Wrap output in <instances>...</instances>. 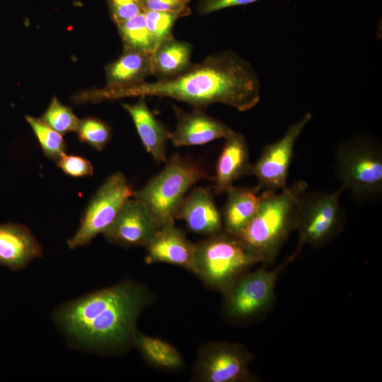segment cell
Here are the masks:
<instances>
[{
  "instance_id": "cell-1",
  "label": "cell",
  "mask_w": 382,
  "mask_h": 382,
  "mask_svg": "<svg viewBox=\"0 0 382 382\" xmlns=\"http://www.w3.org/2000/svg\"><path fill=\"white\" fill-rule=\"evenodd\" d=\"M260 83L252 66L233 51L207 57L184 72L168 79L83 93L86 102L98 103L125 97H166L195 109L222 103L240 112L253 108L260 98Z\"/></svg>"
},
{
  "instance_id": "cell-2",
  "label": "cell",
  "mask_w": 382,
  "mask_h": 382,
  "mask_svg": "<svg viewBox=\"0 0 382 382\" xmlns=\"http://www.w3.org/2000/svg\"><path fill=\"white\" fill-rule=\"evenodd\" d=\"M151 300L143 284L125 280L64 303L52 318L72 347L119 351L132 344L138 317Z\"/></svg>"
},
{
  "instance_id": "cell-3",
  "label": "cell",
  "mask_w": 382,
  "mask_h": 382,
  "mask_svg": "<svg viewBox=\"0 0 382 382\" xmlns=\"http://www.w3.org/2000/svg\"><path fill=\"white\" fill-rule=\"evenodd\" d=\"M307 188L301 180L279 192L265 190L255 216L235 237L262 261L271 260L296 228L299 200Z\"/></svg>"
},
{
  "instance_id": "cell-4",
  "label": "cell",
  "mask_w": 382,
  "mask_h": 382,
  "mask_svg": "<svg viewBox=\"0 0 382 382\" xmlns=\"http://www.w3.org/2000/svg\"><path fill=\"white\" fill-rule=\"evenodd\" d=\"M207 178L208 173L201 165L176 154L142 188L134 191L132 197L143 204L162 227L175 224L177 212L187 191Z\"/></svg>"
},
{
  "instance_id": "cell-5",
  "label": "cell",
  "mask_w": 382,
  "mask_h": 382,
  "mask_svg": "<svg viewBox=\"0 0 382 382\" xmlns=\"http://www.w3.org/2000/svg\"><path fill=\"white\" fill-rule=\"evenodd\" d=\"M334 171L340 187L359 199H372L382 192V149L368 136L341 143L335 155Z\"/></svg>"
},
{
  "instance_id": "cell-6",
  "label": "cell",
  "mask_w": 382,
  "mask_h": 382,
  "mask_svg": "<svg viewBox=\"0 0 382 382\" xmlns=\"http://www.w3.org/2000/svg\"><path fill=\"white\" fill-rule=\"evenodd\" d=\"M195 245V273L209 286L224 291L250 266L262 261L227 233L211 235Z\"/></svg>"
},
{
  "instance_id": "cell-7",
  "label": "cell",
  "mask_w": 382,
  "mask_h": 382,
  "mask_svg": "<svg viewBox=\"0 0 382 382\" xmlns=\"http://www.w3.org/2000/svg\"><path fill=\"white\" fill-rule=\"evenodd\" d=\"M133 192L122 172L110 175L89 202L79 228L66 242L68 247L74 249L86 246L98 234L104 233Z\"/></svg>"
},
{
  "instance_id": "cell-8",
  "label": "cell",
  "mask_w": 382,
  "mask_h": 382,
  "mask_svg": "<svg viewBox=\"0 0 382 382\" xmlns=\"http://www.w3.org/2000/svg\"><path fill=\"white\" fill-rule=\"evenodd\" d=\"M344 190L332 192H307L301 195L296 228L299 246L303 243L319 245L328 241L339 228L343 219L340 199Z\"/></svg>"
},
{
  "instance_id": "cell-9",
  "label": "cell",
  "mask_w": 382,
  "mask_h": 382,
  "mask_svg": "<svg viewBox=\"0 0 382 382\" xmlns=\"http://www.w3.org/2000/svg\"><path fill=\"white\" fill-rule=\"evenodd\" d=\"M312 118L306 113L298 122L291 125L284 135L274 142L266 145L253 165L249 175L255 176L260 190L279 192L285 190L295 144Z\"/></svg>"
},
{
  "instance_id": "cell-10",
  "label": "cell",
  "mask_w": 382,
  "mask_h": 382,
  "mask_svg": "<svg viewBox=\"0 0 382 382\" xmlns=\"http://www.w3.org/2000/svg\"><path fill=\"white\" fill-rule=\"evenodd\" d=\"M248 357L236 345L209 344L200 352L197 364V379L205 382H233L248 375Z\"/></svg>"
},
{
  "instance_id": "cell-11",
  "label": "cell",
  "mask_w": 382,
  "mask_h": 382,
  "mask_svg": "<svg viewBox=\"0 0 382 382\" xmlns=\"http://www.w3.org/2000/svg\"><path fill=\"white\" fill-rule=\"evenodd\" d=\"M159 228L143 204L129 198L103 235L122 247L146 246Z\"/></svg>"
},
{
  "instance_id": "cell-12",
  "label": "cell",
  "mask_w": 382,
  "mask_h": 382,
  "mask_svg": "<svg viewBox=\"0 0 382 382\" xmlns=\"http://www.w3.org/2000/svg\"><path fill=\"white\" fill-rule=\"evenodd\" d=\"M278 270L260 269L236 282L228 291L226 306L230 315L247 317L266 306L273 295Z\"/></svg>"
},
{
  "instance_id": "cell-13",
  "label": "cell",
  "mask_w": 382,
  "mask_h": 382,
  "mask_svg": "<svg viewBox=\"0 0 382 382\" xmlns=\"http://www.w3.org/2000/svg\"><path fill=\"white\" fill-rule=\"evenodd\" d=\"M173 108L177 125L169 139L175 147L203 145L217 139H226L233 132L226 125L201 109L187 112L175 105Z\"/></svg>"
},
{
  "instance_id": "cell-14",
  "label": "cell",
  "mask_w": 382,
  "mask_h": 382,
  "mask_svg": "<svg viewBox=\"0 0 382 382\" xmlns=\"http://www.w3.org/2000/svg\"><path fill=\"white\" fill-rule=\"evenodd\" d=\"M195 246L175 224H168L160 227L145 246V262L169 263L195 273Z\"/></svg>"
},
{
  "instance_id": "cell-15",
  "label": "cell",
  "mask_w": 382,
  "mask_h": 382,
  "mask_svg": "<svg viewBox=\"0 0 382 382\" xmlns=\"http://www.w3.org/2000/svg\"><path fill=\"white\" fill-rule=\"evenodd\" d=\"M42 256V248L27 226L0 224V265L20 271Z\"/></svg>"
},
{
  "instance_id": "cell-16",
  "label": "cell",
  "mask_w": 382,
  "mask_h": 382,
  "mask_svg": "<svg viewBox=\"0 0 382 382\" xmlns=\"http://www.w3.org/2000/svg\"><path fill=\"white\" fill-rule=\"evenodd\" d=\"M176 219L183 220L190 231L209 236L221 232L223 226L221 213L210 190L204 187L195 188L185 196Z\"/></svg>"
},
{
  "instance_id": "cell-17",
  "label": "cell",
  "mask_w": 382,
  "mask_h": 382,
  "mask_svg": "<svg viewBox=\"0 0 382 382\" xmlns=\"http://www.w3.org/2000/svg\"><path fill=\"white\" fill-rule=\"evenodd\" d=\"M218 158L214 176V190L220 195L245 175H249L250 163L248 144L242 134L233 131L226 139Z\"/></svg>"
},
{
  "instance_id": "cell-18",
  "label": "cell",
  "mask_w": 382,
  "mask_h": 382,
  "mask_svg": "<svg viewBox=\"0 0 382 382\" xmlns=\"http://www.w3.org/2000/svg\"><path fill=\"white\" fill-rule=\"evenodd\" d=\"M129 114L138 135L146 151L158 163H166V143L170 132L148 108L145 97L141 96L134 104L122 103Z\"/></svg>"
},
{
  "instance_id": "cell-19",
  "label": "cell",
  "mask_w": 382,
  "mask_h": 382,
  "mask_svg": "<svg viewBox=\"0 0 382 382\" xmlns=\"http://www.w3.org/2000/svg\"><path fill=\"white\" fill-rule=\"evenodd\" d=\"M260 190L231 185L226 191L227 200L221 213L226 233L236 236L255 216L260 202Z\"/></svg>"
},
{
  "instance_id": "cell-20",
  "label": "cell",
  "mask_w": 382,
  "mask_h": 382,
  "mask_svg": "<svg viewBox=\"0 0 382 382\" xmlns=\"http://www.w3.org/2000/svg\"><path fill=\"white\" fill-rule=\"evenodd\" d=\"M153 75L151 54L124 50L105 66L107 88H119L144 82Z\"/></svg>"
},
{
  "instance_id": "cell-21",
  "label": "cell",
  "mask_w": 382,
  "mask_h": 382,
  "mask_svg": "<svg viewBox=\"0 0 382 382\" xmlns=\"http://www.w3.org/2000/svg\"><path fill=\"white\" fill-rule=\"evenodd\" d=\"M192 45L173 35L163 40L151 53L153 75L158 80L175 77L189 69L192 64Z\"/></svg>"
},
{
  "instance_id": "cell-22",
  "label": "cell",
  "mask_w": 382,
  "mask_h": 382,
  "mask_svg": "<svg viewBox=\"0 0 382 382\" xmlns=\"http://www.w3.org/2000/svg\"><path fill=\"white\" fill-rule=\"evenodd\" d=\"M132 344L149 362L156 367L175 369L183 365L179 352L173 345L159 338L137 330Z\"/></svg>"
},
{
  "instance_id": "cell-23",
  "label": "cell",
  "mask_w": 382,
  "mask_h": 382,
  "mask_svg": "<svg viewBox=\"0 0 382 382\" xmlns=\"http://www.w3.org/2000/svg\"><path fill=\"white\" fill-rule=\"evenodd\" d=\"M116 25L124 50L151 54L156 49V45L146 26L144 12Z\"/></svg>"
},
{
  "instance_id": "cell-24",
  "label": "cell",
  "mask_w": 382,
  "mask_h": 382,
  "mask_svg": "<svg viewBox=\"0 0 382 382\" xmlns=\"http://www.w3.org/2000/svg\"><path fill=\"white\" fill-rule=\"evenodd\" d=\"M45 156L57 162L66 153V144L62 134L52 129L40 118L26 116Z\"/></svg>"
},
{
  "instance_id": "cell-25",
  "label": "cell",
  "mask_w": 382,
  "mask_h": 382,
  "mask_svg": "<svg viewBox=\"0 0 382 382\" xmlns=\"http://www.w3.org/2000/svg\"><path fill=\"white\" fill-rule=\"evenodd\" d=\"M40 119L62 135L76 132L80 120L71 108L62 104L55 96Z\"/></svg>"
},
{
  "instance_id": "cell-26",
  "label": "cell",
  "mask_w": 382,
  "mask_h": 382,
  "mask_svg": "<svg viewBox=\"0 0 382 382\" xmlns=\"http://www.w3.org/2000/svg\"><path fill=\"white\" fill-rule=\"evenodd\" d=\"M79 139L97 151H102L110 141L112 129L105 122L96 117H86L79 120L76 130Z\"/></svg>"
},
{
  "instance_id": "cell-27",
  "label": "cell",
  "mask_w": 382,
  "mask_h": 382,
  "mask_svg": "<svg viewBox=\"0 0 382 382\" xmlns=\"http://www.w3.org/2000/svg\"><path fill=\"white\" fill-rule=\"evenodd\" d=\"M146 26L156 47L172 35V29L177 18L176 13L144 10Z\"/></svg>"
},
{
  "instance_id": "cell-28",
  "label": "cell",
  "mask_w": 382,
  "mask_h": 382,
  "mask_svg": "<svg viewBox=\"0 0 382 382\" xmlns=\"http://www.w3.org/2000/svg\"><path fill=\"white\" fill-rule=\"evenodd\" d=\"M57 166L66 175L73 178L92 176L93 166L83 156L64 154L56 162Z\"/></svg>"
},
{
  "instance_id": "cell-29",
  "label": "cell",
  "mask_w": 382,
  "mask_h": 382,
  "mask_svg": "<svg viewBox=\"0 0 382 382\" xmlns=\"http://www.w3.org/2000/svg\"><path fill=\"white\" fill-rule=\"evenodd\" d=\"M108 3L116 24L144 11L143 0H108Z\"/></svg>"
},
{
  "instance_id": "cell-30",
  "label": "cell",
  "mask_w": 382,
  "mask_h": 382,
  "mask_svg": "<svg viewBox=\"0 0 382 382\" xmlns=\"http://www.w3.org/2000/svg\"><path fill=\"white\" fill-rule=\"evenodd\" d=\"M190 0H143L144 10L166 11L178 13L180 16L189 14L187 4Z\"/></svg>"
},
{
  "instance_id": "cell-31",
  "label": "cell",
  "mask_w": 382,
  "mask_h": 382,
  "mask_svg": "<svg viewBox=\"0 0 382 382\" xmlns=\"http://www.w3.org/2000/svg\"><path fill=\"white\" fill-rule=\"evenodd\" d=\"M259 0H199L198 10L201 14H207L228 7L245 5Z\"/></svg>"
}]
</instances>
